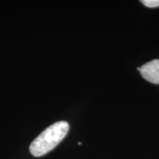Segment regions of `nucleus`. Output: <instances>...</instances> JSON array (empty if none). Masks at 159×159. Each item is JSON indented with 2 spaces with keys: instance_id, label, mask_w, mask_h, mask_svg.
<instances>
[{
  "instance_id": "2",
  "label": "nucleus",
  "mask_w": 159,
  "mask_h": 159,
  "mask_svg": "<svg viewBox=\"0 0 159 159\" xmlns=\"http://www.w3.org/2000/svg\"><path fill=\"white\" fill-rule=\"evenodd\" d=\"M137 69L148 82L159 84V60H154L145 63Z\"/></svg>"
},
{
  "instance_id": "1",
  "label": "nucleus",
  "mask_w": 159,
  "mask_h": 159,
  "mask_svg": "<svg viewBox=\"0 0 159 159\" xmlns=\"http://www.w3.org/2000/svg\"><path fill=\"white\" fill-rule=\"evenodd\" d=\"M69 130V123L65 121H60L50 125L31 143L30 147L31 154L35 157L44 156L65 138Z\"/></svg>"
},
{
  "instance_id": "3",
  "label": "nucleus",
  "mask_w": 159,
  "mask_h": 159,
  "mask_svg": "<svg viewBox=\"0 0 159 159\" xmlns=\"http://www.w3.org/2000/svg\"><path fill=\"white\" fill-rule=\"evenodd\" d=\"M142 3L148 7H159V0H142Z\"/></svg>"
}]
</instances>
